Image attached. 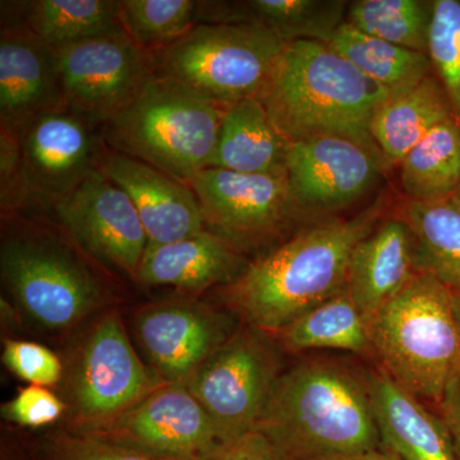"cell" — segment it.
Here are the masks:
<instances>
[{"mask_svg": "<svg viewBox=\"0 0 460 460\" xmlns=\"http://www.w3.org/2000/svg\"><path fill=\"white\" fill-rule=\"evenodd\" d=\"M385 208L386 198L380 195L349 219L302 229L226 284L224 299L251 328L279 332L343 292L350 255L376 228Z\"/></svg>", "mask_w": 460, "mask_h": 460, "instance_id": "6da1fadb", "label": "cell"}, {"mask_svg": "<svg viewBox=\"0 0 460 460\" xmlns=\"http://www.w3.org/2000/svg\"><path fill=\"white\" fill-rule=\"evenodd\" d=\"M255 431L281 460L383 447L367 380L337 362H304L280 375Z\"/></svg>", "mask_w": 460, "mask_h": 460, "instance_id": "7a4b0ae2", "label": "cell"}, {"mask_svg": "<svg viewBox=\"0 0 460 460\" xmlns=\"http://www.w3.org/2000/svg\"><path fill=\"white\" fill-rule=\"evenodd\" d=\"M389 95L329 44L296 40L288 42L256 98L295 142L330 133L372 140V117Z\"/></svg>", "mask_w": 460, "mask_h": 460, "instance_id": "3957f363", "label": "cell"}, {"mask_svg": "<svg viewBox=\"0 0 460 460\" xmlns=\"http://www.w3.org/2000/svg\"><path fill=\"white\" fill-rule=\"evenodd\" d=\"M372 353L420 401L443 402L460 378V332L452 289L417 272L367 321Z\"/></svg>", "mask_w": 460, "mask_h": 460, "instance_id": "277c9868", "label": "cell"}, {"mask_svg": "<svg viewBox=\"0 0 460 460\" xmlns=\"http://www.w3.org/2000/svg\"><path fill=\"white\" fill-rule=\"evenodd\" d=\"M226 105L172 78L157 77L137 98L102 124L109 147L190 186L213 166Z\"/></svg>", "mask_w": 460, "mask_h": 460, "instance_id": "5b68a950", "label": "cell"}, {"mask_svg": "<svg viewBox=\"0 0 460 460\" xmlns=\"http://www.w3.org/2000/svg\"><path fill=\"white\" fill-rule=\"evenodd\" d=\"M11 136V135H7ZM2 159L5 208H54L98 169L102 126L63 107L38 115L11 136Z\"/></svg>", "mask_w": 460, "mask_h": 460, "instance_id": "8992f818", "label": "cell"}, {"mask_svg": "<svg viewBox=\"0 0 460 460\" xmlns=\"http://www.w3.org/2000/svg\"><path fill=\"white\" fill-rule=\"evenodd\" d=\"M287 44L256 23H201L150 57L157 77L172 78L229 107L259 95Z\"/></svg>", "mask_w": 460, "mask_h": 460, "instance_id": "52a82bcc", "label": "cell"}, {"mask_svg": "<svg viewBox=\"0 0 460 460\" xmlns=\"http://www.w3.org/2000/svg\"><path fill=\"white\" fill-rule=\"evenodd\" d=\"M0 266L14 301L42 328H72L107 302V288L95 272L45 232L9 233Z\"/></svg>", "mask_w": 460, "mask_h": 460, "instance_id": "ba28073f", "label": "cell"}, {"mask_svg": "<svg viewBox=\"0 0 460 460\" xmlns=\"http://www.w3.org/2000/svg\"><path fill=\"white\" fill-rule=\"evenodd\" d=\"M279 356L261 330L235 332L187 381L222 443L255 431L278 378Z\"/></svg>", "mask_w": 460, "mask_h": 460, "instance_id": "9c48e42d", "label": "cell"}, {"mask_svg": "<svg viewBox=\"0 0 460 460\" xmlns=\"http://www.w3.org/2000/svg\"><path fill=\"white\" fill-rule=\"evenodd\" d=\"M69 431L162 460H204L223 444L204 408L180 384H164L129 410Z\"/></svg>", "mask_w": 460, "mask_h": 460, "instance_id": "30bf717a", "label": "cell"}, {"mask_svg": "<svg viewBox=\"0 0 460 460\" xmlns=\"http://www.w3.org/2000/svg\"><path fill=\"white\" fill-rule=\"evenodd\" d=\"M387 163L372 140L319 135L288 145L286 172L298 217H328L376 186Z\"/></svg>", "mask_w": 460, "mask_h": 460, "instance_id": "8fae6325", "label": "cell"}, {"mask_svg": "<svg viewBox=\"0 0 460 460\" xmlns=\"http://www.w3.org/2000/svg\"><path fill=\"white\" fill-rule=\"evenodd\" d=\"M68 384L74 425H84L129 410L165 383L138 358L122 317L111 311L84 338Z\"/></svg>", "mask_w": 460, "mask_h": 460, "instance_id": "7c38bea8", "label": "cell"}, {"mask_svg": "<svg viewBox=\"0 0 460 460\" xmlns=\"http://www.w3.org/2000/svg\"><path fill=\"white\" fill-rule=\"evenodd\" d=\"M56 54L66 107L100 126L131 104L155 75L150 54L124 31L65 45Z\"/></svg>", "mask_w": 460, "mask_h": 460, "instance_id": "4fadbf2b", "label": "cell"}, {"mask_svg": "<svg viewBox=\"0 0 460 460\" xmlns=\"http://www.w3.org/2000/svg\"><path fill=\"white\" fill-rule=\"evenodd\" d=\"M204 215L206 228L233 248L253 247L296 214L287 172L248 174L205 169L190 183Z\"/></svg>", "mask_w": 460, "mask_h": 460, "instance_id": "5bb4252c", "label": "cell"}, {"mask_svg": "<svg viewBox=\"0 0 460 460\" xmlns=\"http://www.w3.org/2000/svg\"><path fill=\"white\" fill-rule=\"evenodd\" d=\"M54 211L91 259L137 280L148 244L146 230L131 199L99 168Z\"/></svg>", "mask_w": 460, "mask_h": 460, "instance_id": "9a60e30c", "label": "cell"}, {"mask_svg": "<svg viewBox=\"0 0 460 460\" xmlns=\"http://www.w3.org/2000/svg\"><path fill=\"white\" fill-rule=\"evenodd\" d=\"M135 334L151 371L163 383L180 385L233 335L226 316L190 301L144 308L136 316Z\"/></svg>", "mask_w": 460, "mask_h": 460, "instance_id": "2e32d148", "label": "cell"}, {"mask_svg": "<svg viewBox=\"0 0 460 460\" xmlns=\"http://www.w3.org/2000/svg\"><path fill=\"white\" fill-rule=\"evenodd\" d=\"M98 168L131 199L148 244L172 243L208 229L195 192L166 172L105 142Z\"/></svg>", "mask_w": 460, "mask_h": 460, "instance_id": "e0dca14e", "label": "cell"}, {"mask_svg": "<svg viewBox=\"0 0 460 460\" xmlns=\"http://www.w3.org/2000/svg\"><path fill=\"white\" fill-rule=\"evenodd\" d=\"M66 107L56 49L26 25H3L0 33L2 135H16L27 122Z\"/></svg>", "mask_w": 460, "mask_h": 460, "instance_id": "ac0fdd59", "label": "cell"}, {"mask_svg": "<svg viewBox=\"0 0 460 460\" xmlns=\"http://www.w3.org/2000/svg\"><path fill=\"white\" fill-rule=\"evenodd\" d=\"M383 447L402 460H460L443 417L385 372L366 377Z\"/></svg>", "mask_w": 460, "mask_h": 460, "instance_id": "d6986e66", "label": "cell"}, {"mask_svg": "<svg viewBox=\"0 0 460 460\" xmlns=\"http://www.w3.org/2000/svg\"><path fill=\"white\" fill-rule=\"evenodd\" d=\"M417 274L411 230L401 217L362 239L348 263L345 292L366 323Z\"/></svg>", "mask_w": 460, "mask_h": 460, "instance_id": "ffe728a7", "label": "cell"}, {"mask_svg": "<svg viewBox=\"0 0 460 460\" xmlns=\"http://www.w3.org/2000/svg\"><path fill=\"white\" fill-rule=\"evenodd\" d=\"M237 251L208 229L166 244H147L137 280L145 286L202 292L241 272Z\"/></svg>", "mask_w": 460, "mask_h": 460, "instance_id": "44dd1931", "label": "cell"}, {"mask_svg": "<svg viewBox=\"0 0 460 460\" xmlns=\"http://www.w3.org/2000/svg\"><path fill=\"white\" fill-rule=\"evenodd\" d=\"M450 117H456L452 105L432 74L390 93L372 117L370 135L387 165H399L434 127Z\"/></svg>", "mask_w": 460, "mask_h": 460, "instance_id": "7402d4cb", "label": "cell"}, {"mask_svg": "<svg viewBox=\"0 0 460 460\" xmlns=\"http://www.w3.org/2000/svg\"><path fill=\"white\" fill-rule=\"evenodd\" d=\"M288 145L259 99L239 100L224 114L213 166L248 174L284 172Z\"/></svg>", "mask_w": 460, "mask_h": 460, "instance_id": "603a6c76", "label": "cell"}, {"mask_svg": "<svg viewBox=\"0 0 460 460\" xmlns=\"http://www.w3.org/2000/svg\"><path fill=\"white\" fill-rule=\"evenodd\" d=\"M411 230L417 272H428L450 289L460 288V201L456 196L402 205Z\"/></svg>", "mask_w": 460, "mask_h": 460, "instance_id": "cb8c5ba5", "label": "cell"}, {"mask_svg": "<svg viewBox=\"0 0 460 460\" xmlns=\"http://www.w3.org/2000/svg\"><path fill=\"white\" fill-rule=\"evenodd\" d=\"M402 192L411 201L452 198L460 187V123L447 118L401 162Z\"/></svg>", "mask_w": 460, "mask_h": 460, "instance_id": "d4e9b609", "label": "cell"}, {"mask_svg": "<svg viewBox=\"0 0 460 460\" xmlns=\"http://www.w3.org/2000/svg\"><path fill=\"white\" fill-rule=\"evenodd\" d=\"M279 334L284 347L296 352L337 349L372 353L367 323L345 289L299 316Z\"/></svg>", "mask_w": 460, "mask_h": 460, "instance_id": "484cf974", "label": "cell"}, {"mask_svg": "<svg viewBox=\"0 0 460 460\" xmlns=\"http://www.w3.org/2000/svg\"><path fill=\"white\" fill-rule=\"evenodd\" d=\"M329 45L390 93L407 89L432 75L428 54L396 47L354 29L348 22L339 27Z\"/></svg>", "mask_w": 460, "mask_h": 460, "instance_id": "4316f807", "label": "cell"}, {"mask_svg": "<svg viewBox=\"0 0 460 460\" xmlns=\"http://www.w3.org/2000/svg\"><path fill=\"white\" fill-rule=\"evenodd\" d=\"M27 5L26 25L53 49L123 31L118 20V2L38 0Z\"/></svg>", "mask_w": 460, "mask_h": 460, "instance_id": "83f0119b", "label": "cell"}, {"mask_svg": "<svg viewBox=\"0 0 460 460\" xmlns=\"http://www.w3.org/2000/svg\"><path fill=\"white\" fill-rule=\"evenodd\" d=\"M434 2L429 0H357L348 5L345 22L367 35L428 54Z\"/></svg>", "mask_w": 460, "mask_h": 460, "instance_id": "f1b7e54d", "label": "cell"}, {"mask_svg": "<svg viewBox=\"0 0 460 460\" xmlns=\"http://www.w3.org/2000/svg\"><path fill=\"white\" fill-rule=\"evenodd\" d=\"M343 0H252L246 22L266 27L284 40H313L329 44L347 18Z\"/></svg>", "mask_w": 460, "mask_h": 460, "instance_id": "f546056e", "label": "cell"}, {"mask_svg": "<svg viewBox=\"0 0 460 460\" xmlns=\"http://www.w3.org/2000/svg\"><path fill=\"white\" fill-rule=\"evenodd\" d=\"M199 3L192 0H119L123 31L145 53L171 47L196 26Z\"/></svg>", "mask_w": 460, "mask_h": 460, "instance_id": "4dcf8cb0", "label": "cell"}, {"mask_svg": "<svg viewBox=\"0 0 460 460\" xmlns=\"http://www.w3.org/2000/svg\"><path fill=\"white\" fill-rule=\"evenodd\" d=\"M428 56L460 123V0H434Z\"/></svg>", "mask_w": 460, "mask_h": 460, "instance_id": "1f68e13d", "label": "cell"}, {"mask_svg": "<svg viewBox=\"0 0 460 460\" xmlns=\"http://www.w3.org/2000/svg\"><path fill=\"white\" fill-rule=\"evenodd\" d=\"M38 456L39 460H162L69 429L42 441Z\"/></svg>", "mask_w": 460, "mask_h": 460, "instance_id": "d6a6232c", "label": "cell"}, {"mask_svg": "<svg viewBox=\"0 0 460 460\" xmlns=\"http://www.w3.org/2000/svg\"><path fill=\"white\" fill-rule=\"evenodd\" d=\"M3 363L17 377L31 385H57L63 377L59 357L44 345L27 341H4Z\"/></svg>", "mask_w": 460, "mask_h": 460, "instance_id": "836d02e7", "label": "cell"}, {"mask_svg": "<svg viewBox=\"0 0 460 460\" xmlns=\"http://www.w3.org/2000/svg\"><path fill=\"white\" fill-rule=\"evenodd\" d=\"M68 405L48 387L30 385L2 405V417L22 428H44L57 422Z\"/></svg>", "mask_w": 460, "mask_h": 460, "instance_id": "e575fe53", "label": "cell"}, {"mask_svg": "<svg viewBox=\"0 0 460 460\" xmlns=\"http://www.w3.org/2000/svg\"><path fill=\"white\" fill-rule=\"evenodd\" d=\"M204 460H281L260 432L252 431L237 440L224 443Z\"/></svg>", "mask_w": 460, "mask_h": 460, "instance_id": "d590c367", "label": "cell"}, {"mask_svg": "<svg viewBox=\"0 0 460 460\" xmlns=\"http://www.w3.org/2000/svg\"><path fill=\"white\" fill-rule=\"evenodd\" d=\"M443 420L449 429L456 452L460 456V378L449 390L440 404Z\"/></svg>", "mask_w": 460, "mask_h": 460, "instance_id": "8d00e7d4", "label": "cell"}, {"mask_svg": "<svg viewBox=\"0 0 460 460\" xmlns=\"http://www.w3.org/2000/svg\"><path fill=\"white\" fill-rule=\"evenodd\" d=\"M323 460H402L394 453L390 452L385 447L376 449L366 450V452L345 454V456H332Z\"/></svg>", "mask_w": 460, "mask_h": 460, "instance_id": "74e56055", "label": "cell"}, {"mask_svg": "<svg viewBox=\"0 0 460 460\" xmlns=\"http://www.w3.org/2000/svg\"><path fill=\"white\" fill-rule=\"evenodd\" d=\"M452 296L454 314H456V323H458V328L460 332V288H456V289H452Z\"/></svg>", "mask_w": 460, "mask_h": 460, "instance_id": "f35d334b", "label": "cell"}, {"mask_svg": "<svg viewBox=\"0 0 460 460\" xmlns=\"http://www.w3.org/2000/svg\"><path fill=\"white\" fill-rule=\"evenodd\" d=\"M454 196H456V199H459V201H460V187H459V190H456V195H454Z\"/></svg>", "mask_w": 460, "mask_h": 460, "instance_id": "ab89813d", "label": "cell"}]
</instances>
